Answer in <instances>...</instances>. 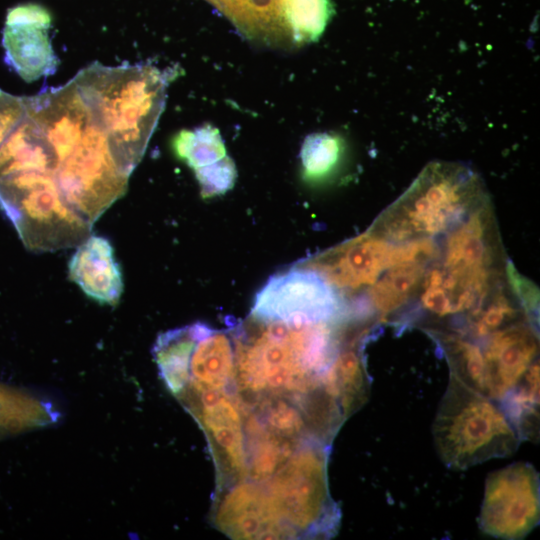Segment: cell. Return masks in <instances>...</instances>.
I'll list each match as a JSON object with an SVG mask.
<instances>
[{
	"label": "cell",
	"mask_w": 540,
	"mask_h": 540,
	"mask_svg": "<svg viewBox=\"0 0 540 540\" xmlns=\"http://www.w3.org/2000/svg\"><path fill=\"white\" fill-rule=\"evenodd\" d=\"M74 79L105 129L117 165L130 176L163 110L166 76L148 65L106 67L94 63Z\"/></svg>",
	"instance_id": "cell-1"
},
{
	"label": "cell",
	"mask_w": 540,
	"mask_h": 540,
	"mask_svg": "<svg viewBox=\"0 0 540 540\" xmlns=\"http://www.w3.org/2000/svg\"><path fill=\"white\" fill-rule=\"evenodd\" d=\"M485 201L482 182L471 169L456 163L433 162L371 231L394 242L428 238L460 222Z\"/></svg>",
	"instance_id": "cell-2"
},
{
	"label": "cell",
	"mask_w": 540,
	"mask_h": 540,
	"mask_svg": "<svg viewBox=\"0 0 540 540\" xmlns=\"http://www.w3.org/2000/svg\"><path fill=\"white\" fill-rule=\"evenodd\" d=\"M432 432L440 459L456 470L507 457L520 443L502 406L451 374Z\"/></svg>",
	"instance_id": "cell-3"
},
{
	"label": "cell",
	"mask_w": 540,
	"mask_h": 540,
	"mask_svg": "<svg viewBox=\"0 0 540 540\" xmlns=\"http://www.w3.org/2000/svg\"><path fill=\"white\" fill-rule=\"evenodd\" d=\"M0 210L34 252L78 246L91 235L92 224L64 201L51 174L22 172L0 178Z\"/></svg>",
	"instance_id": "cell-4"
},
{
	"label": "cell",
	"mask_w": 540,
	"mask_h": 540,
	"mask_svg": "<svg viewBox=\"0 0 540 540\" xmlns=\"http://www.w3.org/2000/svg\"><path fill=\"white\" fill-rule=\"evenodd\" d=\"M327 444L310 439L277 469L266 491L284 525L296 536H332L339 511L329 495Z\"/></svg>",
	"instance_id": "cell-5"
},
{
	"label": "cell",
	"mask_w": 540,
	"mask_h": 540,
	"mask_svg": "<svg viewBox=\"0 0 540 540\" xmlns=\"http://www.w3.org/2000/svg\"><path fill=\"white\" fill-rule=\"evenodd\" d=\"M53 177L64 201L91 224L125 194L129 176L117 165L92 111L81 140Z\"/></svg>",
	"instance_id": "cell-6"
},
{
	"label": "cell",
	"mask_w": 540,
	"mask_h": 540,
	"mask_svg": "<svg viewBox=\"0 0 540 540\" xmlns=\"http://www.w3.org/2000/svg\"><path fill=\"white\" fill-rule=\"evenodd\" d=\"M251 315L260 321L289 324L347 318L343 299L336 288L305 267L270 277L257 292Z\"/></svg>",
	"instance_id": "cell-7"
},
{
	"label": "cell",
	"mask_w": 540,
	"mask_h": 540,
	"mask_svg": "<svg viewBox=\"0 0 540 540\" xmlns=\"http://www.w3.org/2000/svg\"><path fill=\"white\" fill-rule=\"evenodd\" d=\"M539 476L526 462L491 473L485 485L479 527L499 539H522L539 522Z\"/></svg>",
	"instance_id": "cell-8"
},
{
	"label": "cell",
	"mask_w": 540,
	"mask_h": 540,
	"mask_svg": "<svg viewBox=\"0 0 540 540\" xmlns=\"http://www.w3.org/2000/svg\"><path fill=\"white\" fill-rule=\"evenodd\" d=\"M179 400L197 419L210 443L220 491L246 476L243 421L236 405L219 390L184 392Z\"/></svg>",
	"instance_id": "cell-9"
},
{
	"label": "cell",
	"mask_w": 540,
	"mask_h": 540,
	"mask_svg": "<svg viewBox=\"0 0 540 540\" xmlns=\"http://www.w3.org/2000/svg\"><path fill=\"white\" fill-rule=\"evenodd\" d=\"M406 260L403 242L393 244L370 231L305 262L303 267L317 272L335 288L355 289L372 285L384 270Z\"/></svg>",
	"instance_id": "cell-10"
},
{
	"label": "cell",
	"mask_w": 540,
	"mask_h": 540,
	"mask_svg": "<svg viewBox=\"0 0 540 540\" xmlns=\"http://www.w3.org/2000/svg\"><path fill=\"white\" fill-rule=\"evenodd\" d=\"M215 506L214 523L234 539L293 538L262 486L236 483L221 491Z\"/></svg>",
	"instance_id": "cell-11"
},
{
	"label": "cell",
	"mask_w": 540,
	"mask_h": 540,
	"mask_svg": "<svg viewBox=\"0 0 540 540\" xmlns=\"http://www.w3.org/2000/svg\"><path fill=\"white\" fill-rule=\"evenodd\" d=\"M538 351L531 327L513 324L492 334L483 352L486 395L500 401L527 373Z\"/></svg>",
	"instance_id": "cell-12"
},
{
	"label": "cell",
	"mask_w": 540,
	"mask_h": 540,
	"mask_svg": "<svg viewBox=\"0 0 540 540\" xmlns=\"http://www.w3.org/2000/svg\"><path fill=\"white\" fill-rule=\"evenodd\" d=\"M192 343L187 361L184 392L220 390L233 381L235 342L233 332L217 330L196 322L190 325Z\"/></svg>",
	"instance_id": "cell-13"
},
{
	"label": "cell",
	"mask_w": 540,
	"mask_h": 540,
	"mask_svg": "<svg viewBox=\"0 0 540 540\" xmlns=\"http://www.w3.org/2000/svg\"><path fill=\"white\" fill-rule=\"evenodd\" d=\"M69 277L86 295L98 302L115 305L122 291V274L109 240L90 235L69 262Z\"/></svg>",
	"instance_id": "cell-14"
},
{
	"label": "cell",
	"mask_w": 540,
	"mask_h": 540,
	"mask_svg": "<svg viewBox=\"0 0 540 540\" xmlns=\"http://www.w3.org/2000/svg\"><path fill=\"white\" fill-rule=\"evenodd\" d=\"M35 24H5L3 47L9 65L27 82L56 70L58 61L47 29Z\"/></svg>",
	"instance_id": "cell-15"
},
{
	"label": "cell",
	"mask_w": 540,
	"mask_h": 540,
	"mask_svg": "<svg viewBox=\"0 0 540 540\" xmlns=\"http://www.w3.org/2000/svg\"><path fill=\"white\" fill-rule=\"evenodd\" d=\"M488 212V201H485L449 236L444 259L445 273L467 276L488 271L491 263Z\"/></svg>",
	"instance_id": "cell-16"
},
{
	"label": "cell",
	"mask_w": 540,
	"mask_h": 540,
	"mask_svg": "<svg viewBox=\"0 0 540 540\" xmlns=\"http://www.w3.org/2000/svg\"><path fill=\"white\" fill-rule=\"evenodd\" d=\"M247 36L295 43L281 0H208Z\"/></svg>",
	"instance_id": "cell-17"
},
{
	"label": "cell",
	"mask_w": 540,
	"mask_h": 540,
	"mask_svg": "<svg viewBox=\"0 0 540 540\" xmlns=\"http://www.w3.org/2000/svg\"><path fill=\"white\" fill-rule=\"evenodd\" d=\"M322 391L343 420L368 399L369 381L364 362L354 348H341L323 378Z\"/></svg>",
	"instance_id": "cell-18"
},
{
	"label": "cell",
	"mask_w": 540,
	"mask_h": 540,
	"mask_svg": "<svg viewBox=\"0 0 540 540\" xmlns=\"http://www.w3.org/2000/svg\"><path fill=\"white\" fill-rule=\"evenodd\" d=\"M500 401L520 440L539 434V365L534 362L520 382Z\"/></svg>",
	"instance_id": "cell-19"
},
{
	"label": "cell",
	"mask_w": 540,
	"mask_h": 540,
	"mask_svg": "<svg viewBox=\"0 0 540 540\" xmlns=\"http://www.w3.org/2000/svg\"><path fill=\"white\" fill-rule=\"evenodd\" d=\"M428 334L445 354L450 374L486 395V366L480 347L457 335L438 331H429Z\"/></svg>",
	"instance_id": "cell-20"
},
{
	"label": "cell",
	"mask_w": 540,
	"mask_h": 540,
	"mask_svg": "<svg viewBox=\"0 0 540 540\" xmlns=\"http://www.w3.org/2000/svg\"><path fill=\"white\" fill-rule=\"evenodd\" d=\"M424 262H406L390 267L370 290L375 309L388 314L399 308L423 276Z\"/></svg>",
	"instance_id": "cell-21"
},
{
	"label": "cell",
	"mask_w": 540,
	"mask_h": 540,
	"mask_svg": "<svg viewBox=\"0 0 540 540\" xmlns=\"http://www.w3.org/2000/svg\"><path fill=\"white\" fill-rule=\"evenodd\" d=\"M172 148L194 171L227 156L219 131L210 125L179 132L172 140Z\"/></svg>",
	"instance_id": "cell-22"
},
{
	"label": "cell",
	"mask_w": 540,
	"mask_h": 540,
	"mask_svg": "<svg viewBox=\"0 0 540 540\" xmlns=\"http://www.w3.org/2000/svg\"><path fill=\"white\" fill-rule=\"evenodd\" d=\"M343 151L342 140L328 133L306 137L301 148L302 174L305 180L317 182L336 168Z\"/></svg>",
	"instance_id": "cell-23"
},
{
	"label": "cell",
	"mask_w": 540,
	"mask_h": 540,
	"mask_svg": "<svg viewBox=\"0 0 540 540\" xmlns=\"http://www.w3.org/2000/svg\"><path fill=\"white\" fill-rule=\"evenodd\" d=\"M516 309L502 295L496 296L486 308H477L471 315L470 330L475 337H486L510 325Z\"/></svg>",
	"instance_id": "cell-24"
},
{
	"label": "cell",
	"mask_w": 540,
	"mask_h": 540,
	"mask_svg": "<svg viewBox=\"0 0 540 540\" xmlns=\"http://www.w3.org/2000/svg\"><path fill=\"white\" fill-rule=\"evenodd\" d=\"M194 172L204 198L224 194L233 187L237 177L235 164L228 156Z\"/></svg>",
	"instance_id": "cell-25"
},
{
	"label": "cell",
	"mask_w": 540,
	"mask_h": 540,
	"mask_svg": "<svg viewBox=\"0 0 540 540\" xmlns=\"http://www.w3.org/2000/svg\"><path fill=\"white\" fill-rule=\"evenodd\" d=\"M26 112L25 97L0 90V148L17 127Z\"/></svg>",
	"instance_id": "cell-26"
},
{
	"label": "cell",
	"mask_w": 540,
	"mask_h": 540,
	"mask_svg": "<svg viewBox=\"0 0 540 540\" xmlns=\"http://www.w3.org/2000/svg\"><path fill=\"white\" fill-rule=\"evenodd\" d=\"M6 24H35L50 27L51 16L39 5H19L8 12Z\"/></svg>",
	"instance_id": "cell-27"
},
{
	"label": "cell",
	"mask_w": 540,
	"mask_h": 540,
	"mask_svg": "<svg viewBox=\"0 0 540 540\" xmlns=\"http://www.w3.org/2000/svg\"><path fill=\"white\" fill-rule=\"evenodd\" d=\"M507 276L513 291L518 295L525 310L535 314L536 309H538L539 298L535 285L521 277L511 264H508Z\"/></svg>",
	"instance_id": "cell-28"
}]
</instances>
